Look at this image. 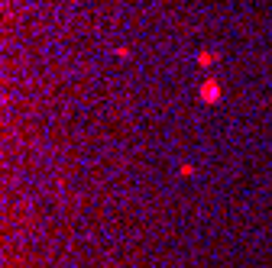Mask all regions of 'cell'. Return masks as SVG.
<instances>
[{"mask_svg":"<svg viewBox=\"0 0 272 268\" xmlns=\"http://www.w3.org/2000/svg\"><path fill=\"white\" fill-rule=\"evenodd\" d=\"M214 97H217V84L210 81V84H204V100H214Z\"/></svg>","mask_w":272,"mask_h":268,"instance_id":"1","label":"cell"}]
</instances>
